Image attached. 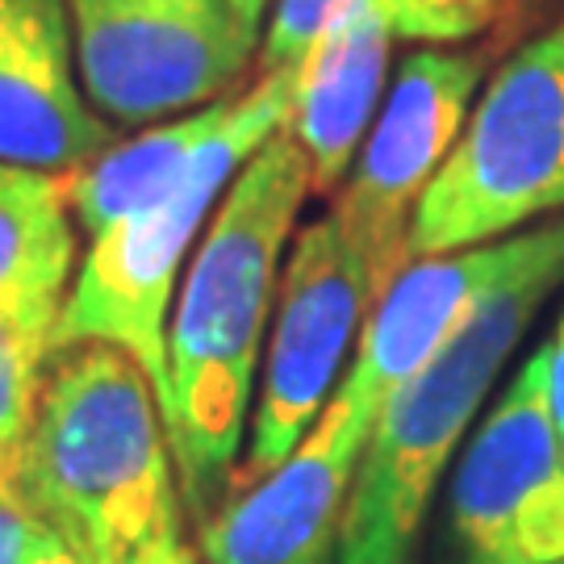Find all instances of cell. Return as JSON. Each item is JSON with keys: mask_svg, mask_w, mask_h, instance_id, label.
Wrapping results in <instances>:
<instances>
[{"mask_svg": "<svg viewBox=\"0 0 564 564\" xmlns=\"http://www.w3.org/2000/svg\"><path fill=\"white\" fill-rule=\"evenodd\" d=\"M305 193L310 163L284 126L247 160L214 209L172 305L160 414L193 523L214 514L247 444L260 339Z\"/></svg>", "mask_w": 564, "mask_h": 564, "instance_id": "6da1fadb", "label": "cell"}, {"mask_svg": "<svg viewBox=\"0 0 564 564\" xmlns=\"http://www.w3.org/2000/svg\"><path fill=\"white\" fill-rule=\"evenodd\" d=\"M9 485L80 564H197L160 398L109 343L51 356Z\"/></svg>", "mask_w": 564, "mask_h": 564, "instance_id": "7a4b0ae2", "label": "cell"}, {"mask_svg": "<svg viewBox=\"0 0 564 564\" xmlns=\"http://www.w3.org/2000/svg\"><path fill=\"white\" fill-rule=\"evenodd\" d=\"M561 281L564 218H556L531 235L527 260L485 297L460 335L384 398L343 510L335 564H414L419 531L447 460Z\"/></svg>", "mask_w": 564, "mask_h": 564, "instance_id": "3957f363", "label": "cell"}, {"mask_svg": "<svg viewBox=\"0 0 564 564\" xmlns=\"http://www.w3.org/2000/svg\"><path fill=\"white\" fill-rule=\"evenodd\" d=\"M297 67L268 72L193 155L176 181L93 239L55 326V351L109 343L147 372L155 398L167 393V326L188 247L226 184L293 118Z\"/></svg>", "mask_w": 564, "mask_h": 564, "instance_id": "277c9868", "label": "cell"}, {"mask_svg": "<svg viewBox=\"0 0 564 564\" xmlns=\"http://www.w3.org/2000/svg\"><path fill=\"white\" fill-rule=\"evenodd\" d=\"M564 209V21L485 88L410 223V260L502 239Z\"/></svg>", "mask_w": 564, "mask_h": 564, "instance_id": "5b68a950", "label": "cell"}, {"mask_svg": "<svg viewBox=\"0 0 564 564\" xmlns=\"http://www.w3.org/2000/svg\"><path fill=\"white\" fill-rule=\"evenodd\" d=\"M88 105L121 126L226 101L260 30L230 0H67Z\"/></svg>", "mask_w": 564, "mask_h": 564, "instance_id": "8992f818", "label": "cell"}, {"mask_svg": "<svg viewBox=\"0 0 564 564\" xmlns=\"http://www.w3.org/2000/svg\"><path fill=\"white\" fill-rule=\"evenodd\" d=\"M377 305L368 268L343 239L335 214L310 223L284 263L272 343L263 356L260 402L251 410V440L242 481L281 468L330 405L347 347Z\"/></svg>", "mask_w": 564, "mask_h": 564, "instance_id": "52a82bcc", "label": "cell"}, {"mask_svg": "<svg viewBox=\"0 0 564 564\" xmlns=\"http://www.w3.org/2000/svg\"><path fill=\"white\" fill-rule=\"evenodd\" d=\"M464 564H564V440L552 419L547 347L519 368L452 477Z\"/></svg>", "mask_w": 564, "mask_h": 564, "instance_id": "ba28073f", "label": "cell"}, {"mask_svg": "<svg viewBox=\"0 0 564 564\" xmlns=\"http://www.w3.org/2000/svg\"><path fill=\"white\" fill-rule=\"evenodd\" d=\"M477 84H481L477 55H447V51L410 55L364 142L360 163L335 205V223L368 268L377 302L410 268L414 209L464 134Z\"/></svg>", "mask_w": 564, "mask_h": 564, "instance_id": "9c48e42d", "label": "cell"}, {"mask_svg": "<svg viewBox=\"0 0 564 564\" xmlns=\"http://www.w3.org/2000/svg\"><path fill=\"white\" fill-rule=\"evenodd\" d=\"M372 419L335 389L297 452L202 523V564H335Z\"/></svg>", "mask_w": 564, "mask_h": 564, "instance_id": "30bf717a", "label": "cell"}, {"mask_svg": "<svg viewBox=\"0 0 564 564\" xmlns=\"http://www.w3.org/2000/svg\"><path fill=\"white\" fill-rule=\"evenodd\" d=\"M72 59L67 0H0V163L72 176L113 147Z\"/></svg>", "mask_w": 564, "mask_h": 564, "instance_id": "8fae6325", "label": "cell"}, {"mask_svg": "<svg viewBox=\"0 0 564 564\" xmlns=\"http://www.w3.org/2000/svg\"><path fill=\"white\" fill-rule=\"evenodd\" d=\"M531 235L535 230L410 263L372 305L339 393L377 414L384 398L410 381L431 356H440L481 310L485 297L527 260Z\"/></svg>", "mask_w": 564, "mask_h": 564, "instance_id": "7c38bea8", "label": "cell"}, {"mask_svg": "<svg viewBox=\"0 0 564 564\" xmlns=\"http://www.w3.org/2000/svg\"><path fill=\"white\" fill-rule=\"evenodd\" d=\"M393 30L377 18H351L314 42L297 67L289 134L310 163V188L330 193L347 176L377 113L389 72Z\"/></svg>", "mask_w": 564, "mask_h": 564, "instance_id": "4fadbf2b", "label": "cell"}, {"mask_svg": "<svg viewBox=\"0 0 564 564\" xmlns=\"http://www.w3.org/2000/svg\"><path fill=\"white\" fill-rule=\"evenodd\" d=\"M76 268V230L59 176L0 163V305L59 326Z\"/></svg>", "mask_w": 564, "mask_h": 564, "instance_id": "5bb4252c", "label": "cell"}, {"mask_svg": "<svg viewBox=\"0 0 564 564\" xmlns=\"http://www.w3.org/2000/svg\"><path fill=\"white\" fill-rule=\"evenodd\" d=\"M230 105L235 101H218L176 121H163L155 130H147L142 139L109 147L105 155L84 163L80 172H72L63 181V193H67V209H72L76 226L88 239H97L109 226H118L126 214H134L142 202H151L193 163V155L205 142L214 139V130L230 118Z\"/></svg>", "mask_w": 564, "mask_h": 564, "instance_id": "9a60e30c", "label": "cell"}, {"mask_svg": "<svg viewBox=\"0 0 564 564\" xmlns=\"http://www.w3.org/2000/svg\"><path fill=\"white\" fill-rule=\"evenodd\" d=\"M498 13L502 0H276L263 34V67L281 72L302 63L314 42L351 18L384 21L398 39L464 42L489 30Z\"/></svg>", "mask_w": 564, "mask_h": 564, "instance_id": "2e32d148", "label": "cell"}, {"mask_svg": "<svg viewBox=\"0 0 564 564\" xmlns=\"http://www.w3.org/2000/svg\"><path fill=\"white\" fill-rule=\"evenodd\" d=\"M55 547L59 540L30 514L13 485H0V564H39Z\"/></svg>", "mask_w": 564, "mask_h": 564, "instance_id": "e0dca14e", "label": "cell"}, {"mask_svg": "<svg viewBox=\"0 0 564 564\" xmlns=\"http://www.w3.org/2000/svg\"><path fill=\"white\" fill-rule=\"evenodd\" d=\"M18 351H55V330L30 323V318L0 305V360L18 356Z\"/></svg>", "mask_w": 564, "mask_h": 564, "instance_id": "ac0fdd59", "label": "cell"}, {"mask_svg": "<svg viewBox=\"0 0 564 564\" xmlns=\"http://www.w3.org/2000/svg\"><path fill=\"white\" fill-rule=\"evenodd\" d=\"M547 384H552V419L564 440V318L556 326V335L547 339Z\"/></svg>", "mask_w": 564, "mask_h": 564, "instance_id": "d6986e66", "label": "cell"}, {"mask_svg": "<svg viewBox=\"0 0 564 564\" xmlns=\"http://www.w3.org/2000/svg\"><path fill=\"white\" fill-rule=\"evenodd\" d=\"M230 4H235V13H239V18L247 21V25H251V30H260L263 9H268V4H272V0H230Z\"/></svg>", "mask_w": 564, "mask_h": 564, "instance_id": "ffe728a7", "label": "cell"}, {"mask_svg": "<svg viewBox=\"0 0 564 564\" xmlns=\"http://www.w3.org/2000/svg\"><path fill=\"white\" fill-rule=\"evenodd\" d=\"M39 564H80V561H76L72 552H63V544H59V547H55V552H46V556H42Z\"/></svg>", "mask_w": 564, "mask_h": 564, "instance_id": "44dd1931", "label": "cell"}, {"mask_svg": "<svg viewBox=\"0 0 564 564\" xmlns=\"http://www.w3.org/2000/svg\"><path fill=\"white\" fill-rule=\"evenodd\" d=\"M0 485H9V481H0Z\"/></svg>", "mask_w": 564, "mask_h": 564, "instance_id": "7402d4cb", "label": "cell"}]
</instances>
